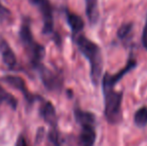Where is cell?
Returning <instances> with one entry per match:
<instances>
[{
  "label": "cell",
  "instance_id": "7c38bea8",
  "mask_svg": "<svg viewBox=\"0 0 147 146\" xmlns=\"http://www.w3.org/2000/svg\"><path fill=\"white\" fill-rule=\"evenodd\" d=\"M86 5V15L91 25L97 23L99 19V9L98 0H85Z\"/></svg>",
  "mask_w": 147,
  "mask_h": 146
},
{
  "label": "cell",
  "instance_id": "7a4b0ae2",
  "mask_svg": "<svg viewBox=\"0 0 147 146\" xmlns=\"http://www.w3.org/2000/svg\"><path fill=\"white\" fill-rule=\"evenodd\" d=\"M19 36L21 43L24 47L26 54L30 60V63L34 68L38 69L42 64L43 57L45 55V49L41 44L37 43L34 40L32 32L30 29L29 19H24L21 24V28L19 31Z\"/></svg>",
  "mask_w": 147,
  "mask_h": 146
},
{
  "label": "cell",
  "instance_id": "30bf717a",
  "mask_svg": "<svg viewBox=\"0 0 147 146\" xmlns=\"http://www.w3.org/2000/svg\"><path fill=\"white\" fill-rule=\"evenodd\" d=\"M40 115L45 122L51 126V128H57V115L54 106L51 102L45 101L40 107Z\"/></svg>",
  "mask_w": 147,
  "mask_h": 146
},
{
  "label": "cell",
  "instance_id": "277c9868",
  "mask_svg": "<svg viewBox=\"0 0 147 146\" xmlns=\"http://www.w3.org/2000/svg\"><path fill=\"white\" fill-rule=\"evenodd\" d=\"M33 5L37 6L42 15L43 33H53V10L49 0H29Z\"/></svg>",
  "mask_w": 147,
  "mask_h": 146
},
{
  "label": "cell",
  "instance_id": "ffe728a7",
  "mask_svg": "<svg viewBox=\"0 0 147 146\" xmlns=\"http://www.w3.org/2000/svg\"><path fill=\"white\" fill-rule=\"evenodd\" d=\"M15 146H29V145H28L25 137L22 136V135H20L19 138H18V140H17V142H16Z\"/></svg>",
  "mask_w": 147,
  "mask_h": 146
},
{
  "label": "cell",
  "instance_id": "5bb4252c",
  "mask_svg": "<svg viewBox=\"0 0 147 146\" xmlns=\"http://www.w3.org/2000/svg\"><path fill=\"white\" fill-rule=\"evenodd\" d=\"M134 123L136 126L138 127H145L147 125V107L143 106V107L139 108L134 114Z\"/></svg>",
  "mask_w": 147,
  "mask_h": 146
},
{
  "label": "cell",
  "instance_id": "5b68a950",
  "mask_svg": "<svg viewBox=\"0 0 147 146\" xmlns=\"http://www.w3.org/2000/svg\"><path fill=\"white\" fill-rule=\"evenodd\" d=\"M136 64H137V62H136L135 59L130 58L129 60L127 61V63H126L125 67H124L123 69H121V70H120L119 72H117L116 74H113L112 75V74L105 73L104 76H103V78H102L103 90L113 89L114 86L116 85L118 82H119L120 80H121L122 78L126 75V74L129 72L130 70H132L133 68H135Z\"/></svg>",
  "mask_w": 147,
  "mask_h": 146
},
{
  "label": "cell",
  "instance_id": "ba28073f",
  "mask_svg": "<svg viewBox=\"0 0 147 146\" xmlns=\"http://www.w3.org/2000/svg\"><path fill=\"white\" fill-rule=\"evenodd\" d=\"M96 140V131L95 124H84L81 125L78 145L79 146H93Z\"/></svg>",
  "mask_w": 147,
  "mask_h": 146
},
{
  "label": "cell",
  "instance_id": "6da1fadb",
  "mask_svg": "<svg viewBox=\"0 0 147 146\" xmlns=\"http://www.w3.org/2000/svg\"><path fill=\"white\" fill-rule=\"evenodd\" d=\"M74 41L79 51L87 58L90 63V76L92 83L98 85L103 68V59L101 49L96 43L83 35L74 36Z\"/></svg>",
  "mask_w": 147,
  "mask_h": 146
},
{
  "label": "cell",
  "instance_id": "52a82bcc",
  "mask_svg": "<svg viewBox=\"0 0 147 146\" xmlns=\"http://www.w3.org/2000/svg\"><path fill=\"white\" fill-rule=\"evenodd\" d=\"M2 80H3V82H5L6 84L11 86V87L19 90V91L23 94L24 98L27 100V102L29 104L33 103V102L37 99L29 90L27 89L25 81L23 80V78L19 77V76H15V75H6L2 78Z\"/></svg>",
  "mask_w": 147,
  "mask_h": 146
},
{
  "label": "cell",
  "instance_id": "8fae6325",
  "mask_svg": "<svg viewBox=\"0 0 147 146\" xmlns=\"http://www.w3.org/2000/svg\"><path fill=\"white\" fill-rule=\"evenodd\" d=\"M66 18H67V22L74 35L82 31V29L84 28V21L79 15L73 13V12H70L69 10H66Z\"/></svg>",
  "mask_w": 147,
  "mask_h": 146
},
{
  "label": "cell",
  "instance_id": "2e32d148",
  "mask_svg": "<svg viewBox=\"0 0 147 146\" xmlns=\"http://www.w3.org/2000/svg\"><path fill=\"white\" fill-rule=\"evenodd\" d=\"M48 142L50 146H60L61 138L57 128H51L50 132L48 133Z\"/></svg>",
  "mask_w": 147,
  "mask_h": 146
},
{
  "label": "cell",
  "instance_id": "3957f363",
  "mask_svg": "<svg viewBox=\"0 0 147 146\" xmlns=\"http://www.w3.org/2000/svg\"><path fill=\"white\" fill-rule=\"evenodd\" d=\"M104 93V115L107 122L110 124H117L122 120L121 102L123 93L113 89L103 90Z\"/></svg>",
  "mask_w": 147,
  "mask_h": 146
},
{
  "label": "cell",
  "instance_id": "e0dca14e",
  "mask_svg": "<svg viewBox=\"0 0 147 146\" xmlns=\"http://www.w3.org/2000/svg\"><path fill=\"white\" fill-rule=\"evenodd\" d=\"M132 27H133V24L132 23H125L122 26H120V28L117 31V36L119 37L120 39H124L126 38L129 33L131 32Z\"/></svg>",
  "mask_w": 147,
  "mask_h": 146
},
{
  "label": "cell",
  "instance_id": "8992f818",
  "mask_svg": "<svg viewBox=\"0 0 147 146\" xmlns=\"http://www.w3.org/2000/svg\"><path fill=\"white\" fill-rule=\"evenodd\" d=\"M38 70L40 71L41 80H42L43 84L48 90L54 91V90H59L62 87L63 78H62L61 74L54 72V71L44 67L43 65L39 67Z\"/></svg>",
  "mask_w": 147,
  "mask_h": 146
},
{
  "label": "cell",
  "instance_id": "9c48e42d",
  "mask_svg": "<svg viewBox=\"0 0 147 146\" xmlns=\"http://www.w3.org/2000/svg\"><path fill=\"white\" fill-rule=\"evenodd\" d=\"M0 54H1L2 57V61L8 68H15L16 64H17L16 56L13 51H12L11 47L8 45L5 39H3L2 37L0 38Z\"/></svg>",
  "mask_w": 147,
  "mask_h": 146
},
{
  "label": "cell",
  "instance_id": "9a60e30c",
  "mask_svg": "<svg viewBox=\"0 0 147 146\" xmlns=\"http://www.w3.org/2000/svg\"><path fill=\"white\" fill-rule=\"evenodd\" d=\"M3 102H6L12 109H16V107H17V100L14 98V96L11 95L10 93H8L7 91H5L0 86V105Z\"/></svg>",
  "mask_w": 147,
  "mask_h": 146
},
{
  "label": "cell",
  "instance_id": "4fadbf2b",
  "mask_svg": "<svg viewBox=\"0 0 147 146\" xmlns=\"http://www.w3.org/2000/svg\"><path fill=\"white\" fill-rule=\"evenodd\" d=\"M74 117L80 126L84 124H95V115L88 111L81 110L80 108L74 109Z\"/></svg>",
  "mask_w": 147,
  "mask_h": 146
},
{
  "label": "cell",
  "instance_id": "ac0fdd59",
  "mask_svg": "<svg viewBox=\"0 0 147 146\" xmlns=\"http://www.w3.org/2000/svg\"><path fill=\"white\" fill-rule=\"evenodd\" d=\"M10 17H11V12L9 11L8 8H6L4 5H2L1 2H0V21L9 20Z\"/></svg>",
  "mask_w": 147,
  "mask_h": 146
},
{
  "label": "cell",
  "instance_id": "d6986e66",
  "mask_svg": "<svg viewBox=\"0 0 147 146\" xmlns=\"http://www.w3.org/2000/svg\"><path fill=\"white\" fill-rule=\"evenodd\" d=\"M142 44L145 47V49L147 50V18H146V22H145V26H144L143 29V34H142Z\"/></svg>",
  "mask_w": 147,
  "mask_h": 146
}]
</instances>
